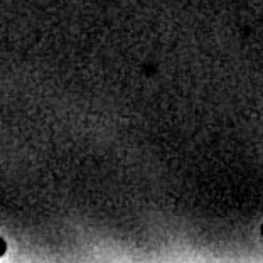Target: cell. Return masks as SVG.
<instances>
[{"label": "cell", "mask_w": 263, "mask_h": 263, "mask_svg": "<svg viewBox=\"0 0 263 263\" xmlns=\"http://www.w3.org/2000/svg\"><path fill=\"white\" fill-rule=\"evenodd\" d=\"M4 252H5V243L0 240V255H2Z\"/></svg>", "instance_id": "6da1fadb"}]
</instances>
